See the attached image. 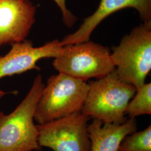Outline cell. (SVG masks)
<instances>
[{
  "label": "cell",
  "mask_w": 151,
  "mask_h": 151,
  "mask_svg": "<svg viewBox=\"0 0 151 151\" xmlns=\"http://www.w3.org/2000/svg\"><path fill=\"white\" fill-rule=\"evenodd\" d=\"M45 84L41 75L27 95L11 113L0 112V151H41L34 115Z\"/></svg>",
  "instance_id": "cell-1"
},
{
  "label": "cell",
  "mask_w": 151,
  "mask_h": 151,
  "mask_svg": "<svg viewBox=\"0 0 151 151\" xmlns=\"http://www.w3.org/2000/svg\"><path fill=\"white\" fill-rule=\"evenodd\" d=\"M81 112L90 119L107 123H124L125 110L135 95V87L122 81L115 68L102 78L91 81Z\"/></svg>",
  "instance_id": "cell-2"
},
{
  "label": "cell",
  "mask_w": 151,
  "mask_h": 151,
  "mask_svg": "<svg viewBox=\"0 0 151 151\" xmlns=\"http://www.w3.org/2000/svg\"><path fill=\"white\" fill-rule=\"evenodd\" d=\"M88 89L86 81L61 73L52 76L38 101L35 122L44 124L81 111Z\"/></svg>",
  "instance_id": "cell-3"
},
{
  "label": "cell",
  "mask_w": 151,
  "mask_h": 151,
  "mask_svg": "<svg viewBox=\"0 0 151 151\" xmlns=\"http://www.w3.org/2000/svg\"><path fill=\"white\" fill-rule=\"evenodd\" d=\"M111 57L119 78L138 88L151 70V21L143 22L114 47Z\"/></svg>",
  "instance_id": "cell-4"
},
{
  "label": "cell",
  "mask_w": 151,
  "mask_h": 151,
  "mask_svg": "<svg viewBox=\"0 0 151 151\" xmlns=\"http://www.w3.org/2000/svg\"><path fill=\"white\" fill-rule=\"evenodd\" d=\"M53 65L59 73L84 81L102 78L115 68L109 49L90 40L63 45Z\"/></svg>",
  "instance_id": "cell-5"
},
{
  "label": "cell",
  "mask_w": 151,
  "mask_h": 151,
  "mask_svg": "<svg viewBox=\"0 0 151 151\" xmlns=\"http://www.w3.org/2000/svg\"><path fill=\"white\" fill-rule=\"evenodd\" d=\"M90 119L80 111L37 124L39 145L53 151H90L88 132Z\"/></svg>",
  "instance_id": "cell-6"
},
{
  "label": "cell",
  "mask_w": 151,
  "mask_h": 151,
  "mask_svg": "<svg viewBox=\"0 0 151 151\" xmlns=\"http://www.w3.org/2000/svg\"><path fill=\"white\" fill-rule=\"evenodd\" d=\"M63 47L58 40L49 42L39 47H34L32 42L25 40L12 44L8 53L0 56V79L39 69L37 66L39 60L56 58L62 53Z\"/></svg>",
  "instance_id": "cell-7"
},
{
  "label": "cell",
  "mask_w": 151,
  "mask_h": 151,
  "mask_svg": "<svg viewBox=\"0 0 151 151\" xmlns=\"http://www.w3.org/2000/svg\"><path fill=\"white\" fill-rule=\"evenodd\" d=\"M35 12L29 0H0V48L24 40L35 22Z\"/></svg>",
  "instance_id": "cell-8"
},
{
  "label": "cell",
  "mask_w": 151,
  "mask_h": 151,
  "mask_svg": "<svg viewBox=\"0 0 151 151\" xmlns=\"http://www.w3.org/2000/svg\"><path fill=\"white\" fill-rule=\"evenodd\" d=\"M134 8L143 22L151 21V0H101L96 11L86 18L75 32L65 36L63 45L90 40L92 32L97 25L111 14L125 8Z\"/></svg>",
  "instance_id": "cell-9"
},
{
  "label": "cell",
  "mask_w": 151,
  "mask_h": 151,
  "mask_svg": "<svg viewBox=\"0 0 151 151\" xmlns=\"http://www.w3.org/2000/svg\"><path fill=\"white\" fill-rule=\"evenodd\" d=\"M137 129L135 118H130L122 124L103 123L93 119L88 125L91 142L90 151H118L124 137Z\"/></svg>",
  "instance_id": "cell-10"
},
{
  "label": "cell",
  "mask_w": 151,
  "mask_h": 151,
  "mask_svg": "<svg viewBox=\"0 0 151 151\" xmlns=\"http://www.w3.org/2000/svg\"><path fill=\"white\" fill-rule=\"evenodd\" d=\"M125 114L130 118L151 114V83H145L137 88L135 95L128 104Z\"/></svg>",
  "instance_id": "cell-11"
},
{
  "label": "cell",
  "mask_w": 151,
  "mask_h": 151,
  "mask_svg": "<svg viewBox=\"0 0 151 151\" xmlns=\"http://www.w3.org/2000/svg\"><path fill=\"white\" fill-rule=\"evenodd\" d=\"M118 151H151V125L124 137Z\"/></svg>",
  "instance_id": "cell-12"
},
{
  "label": "cell",
  "mask_w": 151,
  "mask_h": 151,
  "mask_svg": "<svg viewBox=\"0 0 151 151\" xmlns=\"http://www.w3.org/2000/svg\"><path fill=\"white\" fill-rule=\"evenodd\" d=\"M54 1L60 7V11L62 13L63 21L65 25L68 27H71L72 26H73L77 20V17L67 9L65 5V0Z\"/></svg>",
  "instance_id": "cell-13"
},
{
  "label": "cell",
  "mask_w": 151,
  "mask_h": 151,
  "mask_svg": "<svg viewBox=\"0 0 151 151\" xmlns=\"http://www.w3.org/2000/svg\"><path fill=\"white\" fill-rule=\"evenodd\" d=\"M10 93V92L4 91L0 90V100H1L2 97H4V96H5L6 95L9 94V93Z\"/></svg>",
  "instance_id": "cell-14"
}]
</instances>
